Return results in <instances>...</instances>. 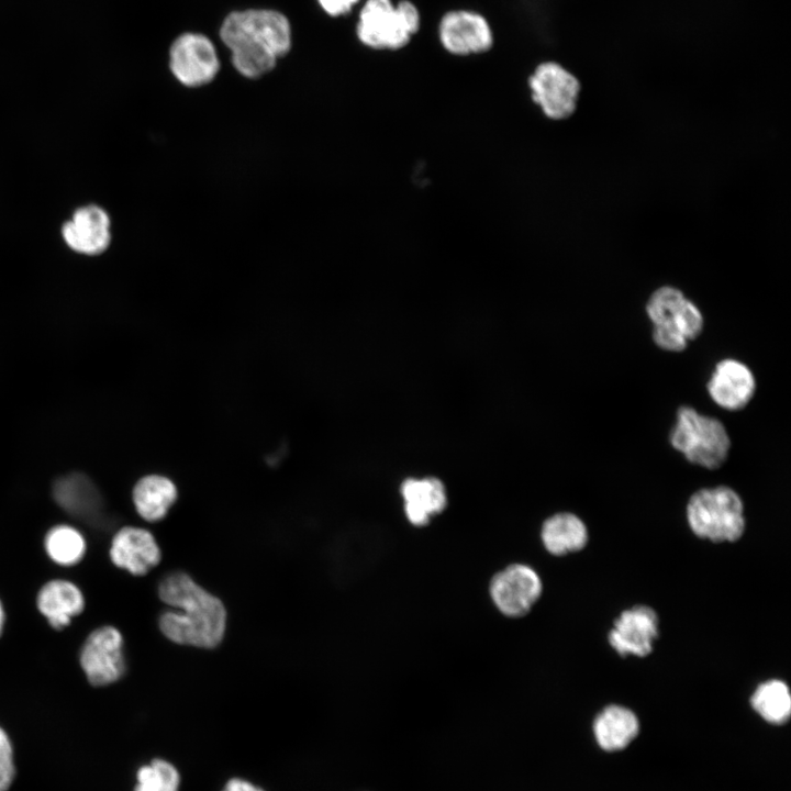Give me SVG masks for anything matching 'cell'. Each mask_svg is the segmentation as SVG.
<instances>
[{
  "label": "cell",
  "mask_w": 791,
  "mask_h": 791,
  "mask_svg": "<svg viewBox=\"0 0 791 791\" xmlns=\"http://www.w3.org/2000/svg\"><path fill=\"white\" fill-rule=\"evenodd\" d=\"M110 558L119 568L143 576L159 562L160 550L147 530L124 526L112 538Z\"/></svg>",
  "instance_id": "14"
},
{
  "label": "cell",
  "mask_w": 791,
  "mask_h": 791,
  "mask_svg": "<svg viewBox=\"0 0 791 791\" xmlns=\"http://www.w3.org/2000/svg\"><path fill=\"white\" fill-rule=\"evenodd\" d=\"M439 41L450 54L467 56L488 52L493 44V34L486 18L468 10L446 12L438 25Z\"/></svg>",
  "instance_id": "12"
},
{
  "label": "cell",
  "mask_w": 791,
  "mask_h": 791,
  "mask_svg": "<svg viewBox=\"0 0 791 791\" xmlns=\"http://www.w3.org/2000/svg\"><path fill=\"white\" fill-rule=\"evenodd\" d=\"M44 547L48 557L62 566L78 564L86 553V541L75 527L60 524L52 527L45 535Z\"/></svg>",
  "instance_id": "22"
},
{
  "label": "cell",
  "mask_w": 791,
  "mask_h": 791,
  "mask_svg": "<svg viewBox=\"0 0 791 791\" xmlns=\"http://www.w3.org/2000/svg\"><path fill=\"white\" fill-rule=\"evenodd\" d=\"M15 775L13 751L9 736L0 727V791H7Z\"/></svg>",
  "instance_id": "26"
},
{
  "label": "cell",
  "mask_w": 791,
  "mask_h": 791,
  "mask_svg": "<svg viewBox=\"0 0 791 791\" xmlns=\"http://www.w3.org/2000/svg\"><path fill=\"white\" fill-rule=\"evenodd\" d=\"M160 600L177 611L159 617V628L170 640L211 648L223 638L226 612L216 597L205 591L185 572L165 577L158 587Z\"/></svg>",
  "instance_id": "1"
},
{
  "label": "cell",
  "mask_w": 791,
  "mask_h": 791,
  "mask_svg": "<svg viewBox=\"0 0 791 791\" xmlns=\"http://www.w3.org/2000/svg\"><path fill=\"white\" fill-rule=\"evenodd\" d=\"M223 791H264V790L246 780L232 779L226 783Z\"/></svg>",
  "instance_id": "28"
},
{
  "label": "cell",
  "mask_w": 791,
  "mask_h": 791,
  "mask_svg": "<svg viewBox=\"0 0 791 791\" xmlns=\"http://www.w3.org/2000/svg\"><path fill=\"white\" fill-rule=\"evenodd\" d=\"M420 29V13L409 0L393 5L391 0H367L363 5L356 34L372 49L396 51L404 47Z\"/></svg>",
  "instance_id": "6"
},
{
  "label": "cell",
  "mask_w": 791,
  "mask_h": 791,
  "mask_svg": "<svg viewBox=\"0 0 791 791\" xmlns=\"http://www.w3.org/2000/svg\"><path fill=\"white\" fill-rule=\"evenodd\" d=\"M70 221L94 231L111 232V220L107 211L99 205L88 204L77 209Z\"/></svg>",
  "instance_id": "25"
},
{
  "label": "cell",
  "mask_w": 791,
  "mask_h": 791,
  "mask_svg": "<svg viewBox=\"0 0 791 791\" xmlns=\"http://www.w3.org/2000/svg\"><path fill=\"white\" fill-rule=\"evenodd\" d=\"M169 68L185 87L199 88L210 83L220 70V60L212 42L198 33L178 36L169 49Z\"/></svg>",
  "instance_id": "8"
},
{
  "label": "cell",
  "mask_w": 791,
  "mask_h": 791,
  "mask_svg": "<svg viewBox=\"0 0 791 791\" xmlns=\"http://www.w3.org/2000/svg\"><path fill=\"white\" fill-rule=\"evenodd\" d=\"M545 549L554 556H566L582 550L589 542L584 522L571 512H559L547 517L541 528Z\"/></svg>",
  "instance_id": "18"
},
{
  "label": "cell",
  "mask_w": 791,
  "mask_h": 791,
  "mask_svg": "<svg viewBox=\"0 0 791 791\" xmlns=\"http://www.w3.org/2000/svg\"><path fill=\"white\" fill-rule=\"evenodd\" d=\"M55 501L70 515L97 525L101 520L102 500L93 482L73 474L58 479L53 488Z\"/></svg>",
  "instance_id": "16"
},
{
  "label": "cell",
  "mask_w": 791,
  "mask_h": 791,
  "mask_svg": "<svg viewBox=\"0 0 791 791\" xmlns=\"http://www.w3.org/2000/svg\"><path fill=\"white\" fill-rule=\"evenodd\" d=\"M750 704L765 721L781 725L790 718L791 694L788 684L780 679H769L755 689Z\"/></svg>",
  "instance_id": "21"
},
{
  "label": "cell",
  "mask_w": 791,
  "mask_h": 791,
  "mask_svg": "<svg viewBox=\"0 0 791 791\" xmlns=\"http://www.w3.org/2000/svg\"><path fill=\"white\" fill-rule=\"evenodd\" d=\"M408 521L414 526L427 525L432 517L447 506V493L443 482L435 477L409 478L400 488Z\"/></svg>",
  "instance_id": "15"
},
{
  "label": "cell",
  "mask_w": 791,
  "mask_h": 791,
  "mask_svg": "<svg viewBox=\"0 0 791 791\" xmlns=\"http://www.w3.org/2000/svg\"><path fill=\"white\" fill-rule=\"evenodd\" d=\"M322 9L331 16L348 13L359 0H317Z\"/></svg>",
  "instance_id": "27"
},
{
  "label": "cell",
  "mask_w": 791,
  "mask_h": 791,
  "mask_svg": "<svg viewBox=\"0 0 791 791\" xmlns=\"http://www.w3.org/2000/svg\"><path fill=\"white\" fill-rule=\"evenodd\" d=\"M62 235L69 248L85 255L102 254L111 243V232L87 229L70 220L63 225Z\"/></svg>",
  "instance_id": "23"
},
{
  "label": "cell",
  "mask_w": 791,
  "mask_h": 791,
  "mask_svg": "<svg viewBox=\"0 0 791 791\" xmlns=\"http://www.w3.org/2000/svg\"><path fill=\"white\" fill-rule=\"evenodd\" d=\"M657 612L645 604H637L620 613L608 634L611 648L621 657H647L659 637Z\"/></svg>",
  "instance_id": "11"
},
{
  "label": "cell",
  "mask_w": 791,
  "mask_h": 791,
  "mask_svg": "<svg viewBox=\"0 0 791 791\" xmlns=\"http://www.w3.org/2000/svg\"><path fill=\"white\" fill-rule=\"evenodd\" d=\"M220 36L234 68L249 79L271 71L291 48L290 23L274 10L234 11L223 21Z\"/></svg>",
  "instance_id": "2"
},
{
  "label": "cell",
  "mask_w": 791,
  "mask_h": 791,
  "mask_svg": "<svg viewBox=\"0 0 791 791\" xmlns=\"http://www.w3.org/2000/svg\"><path fill=\"white\" fill-rule=\"evenodd\" d=\"M3 625H4V611H3L2 603L0 601V635L2 633Z\"/></svg>",
  "instance_id": "29"
},
{
  "label": "cell",
  "mask_w": 791,
  "mask_h": 791,
  "mask_svg": "<svg viewBox=\"0 0 791 791\" xmlns=\"http://www.w3.org/2000/svg\"><path fill=\"white\" fill-rule=\"evenodd\" d=\"M686 516L691 532L712 543H734L746 528L744 503L727 486L702 488L689 498Z\"/></svg>",
  "instance_id": "3"
},
{
  "label": "cell",
  "mask_w": 791,
  "mask_h": 791,
  "mask_svg": "<svg viewBox=\"0 0 791 791\" xmlns=\"http://www.w3.org/2000/svg\"><path fill=\"white\" fill-rule=\"evenodd\" d=\"M177 769L166 760L155 759L137 771L135 791H178Z\"/></svg>",
  "instance_id": "24"
},
{
  "label": "cell",
  "mask_w": 791,
  "mask_h": 791,
  "mask_svg": "<svg viewBox=\"0 0 791 791\" xmlns=\"http://www.w3.org/2000/svg\"><path fill=\"white\" fill-rule=\"evenodd\" d=\"M177 498L171 480L159 475H149L137 481L133 489V503L141 517L148 522L163 519Z\"/></svg>",
  "instance_id": "20"
},
{
  "label": "cell",
  "mask_w": 791,
  "mask_h": 791,
  "mask_svg": "<svg viewBox=\"0 0 791 791\" xmlns=\"http://www.w3.org/2000/svg\"><path fill=\"white\" fill-rule=\"evenodd\" d=\"M36 605L55 630L69 625L85 608L81 590L71 581L55 579L46 582L37 593Z\"/></svg>",
  "instance_id": "17"
},
{
  "label": "cell",
  "mask_w": 791,
  "mask_h": 791,
  "mask_svg": "<svg viewBox=\"0 0 791 791\" xmlns=\"http://www.w3.org/2000/svg\"><path fill=\"white\" fill-rule=\"evenodd\" d=\"M669 442L689 463L710 470L720 468L731 449L724 424L688 405L678 409Z\"/></svg>",
  "instance_id": "5"
},
{
  "label": "cell",
  "mask_w": 791,
  "mask_h": 791,
  "mask_svg": "<svg viewBox=\"0 0 791 791\" xmlns=\"http://www.w3.org/2000/svg\"><path fill=\"white\" fill-rule=\"evenodd\" d=\"M711 399L722 409L738 411L747 406L756 392L750 368L734 358L720 360L706 383Z\"/></svg>",
  "instance_id": "13"
},
{
  "label": "cell",
  "mask_w": 791,
  "mask_h": 791,
  "mask_svg": "<svg viewBox=\"0 0 791 791\" xmlns=\"http://www.w3.org/2000/svg\"><path fill=\"white\" fill-rule=\"evenodd\" d=\"M646 313L653 324L654 343L666 352L684 350L703 331L700 309L672 286H662L650 294Z\"/></svg>",
  "instance_id": "4"
},
{
  "label": "cell",
  "mask_w": 791,
  "mask_h": 791,
  "mask_svg": "<svg viewBox=\"0 0 791 791\" xmlns=\"http://www.w3.org/2000/svg\"><path fill=\"white\" fill-rule=\"evenodd\" d=\"M495 608L508 617L526 615L543 592L538 573L525 564H511L498 571L489 586Z\"/></svg>",
  "instance_id": "9"
},
{
  "label": "cell",
  "mask_w": 791,
  "mask_h": 791,
  "mask_svg": "<svg viewBox=\"0 0 791 791\" xmlns=\"http://www.w3.org/2000/svg\"><path fill=\"white\" fill-rule=\"evenodd\" d=\"M79 661L92 686H108L118 681L125 671L120 631L110 625L92 631L81 646Z\"/></svg>",
  "instance_id": "10"
},
{
  "label": "cell",
  "mask_w": 791,
  "mask_h": 791,
  "mask_svg": "<svg viewBox=\"0 0 791 791\" xmlns=\"http://www.w3.org/2000/svg\"><path fill=\"white\" fill-rule=\"evenodd\" d=\"M533 102L553 121L570 118L578 105L581 86L578 78L555 62L536 66L528 77Z\"/></svg>",
  "instance_id": "7"
},
{
  "label": "cell",
  "mask_w": 791,
  "mask_h": 791,
  "mask_svg": "<svg viewBox=\"0 0 791 791\" xmlns=\"http://www.w3.org/2000/svg\"><path fill=\"white\" fill-rule=\"evenodd\" d=\"M638 718L630 709L611 704L594 718L593 733L599 746L613 751L624 748L638 733Z\"/></svg>",
  "instance_id": "19"
}]
</instances>
